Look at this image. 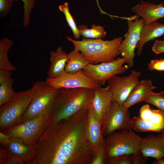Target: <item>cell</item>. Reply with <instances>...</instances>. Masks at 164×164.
Segmentation results:
<instances>
[{
    "mask_svg": "<svg viewBox=\"0 0 164 164\" xmlns=\"http://www.w3.org/2000/svg\"><path fill=\"white\" fill-rule=\"evenodd\" d=\"M46 80L48 84L56 88H85L94 89L98 87L82 70L74 73L66 72L55 78L47 77Z\"/></svg>",
    "mask_w": 164,
    "mask_h": 164,
    "instance_id": "cell-12",
    "label": "cell"
},
{
    "mask_svg": "<svg viewBox=\"0 0 164 164\" xmlns=\"http://www.w3.org/2000/svg\"><path fill=\"white\" fill-rule=\"evenodd\" d=\"M148 158L145 156L140 150L132 154V164H146Z\"/></svg>",
    "mask_w": 164,
    "mask_h": 164,
    "instance_id": "cell-35",
    "label": "cell"
},
{
    "mask_svg": "<svg viewBox=\"0 0 164 164\" xmlns=\"http://www.w3.org/2000/svg\"><path fill=\"white\" fill-rule=\"evenodd\" d=\"M136 16H134L128 19V31L124 36L125 38L122 40L119 49L120 54L125 59L129 68L134 66L135 50L140 39L141 30L144 25L142 18L133 21Z\"/></svg>",
    "mask_w": 164,
    "mask_h": 164,
    "instance_id": "cell-10",
    "label": "cell"
},
{
    "mask_svg": "<svg viewBox=\"0 0 164 164\" xmlns=\"http://www.w3.org/2000/svg\"><path fill=\"white\" fill-rule=\"evenodd\" d=\"M15 0H0V17L7 16L11 9L13 3Z\"/></svg>",
    "mask_w": 164,
    "mask_h": 164,
    "instance_id": "cell-33",
    "label": "cell"
},
{
    "mask_svg": "<svg viewBox=\"0 0 164 164\" xmlns=\"http://www.w3.org/2000/svg\"><path fill=\"white\" fill-rule=\"evenodd\" d=\"M129 108L113 101L103 119L101 129L104 137L117 130L132 128V118Z\"/></svg>",
    "mask_w": 164,
    "mask_h": 164,
    "instance_id": "cell-9",
    "label": "cell"
},
{
    "mask_svg": "<svg viewBox=\"0 0 164 164\" xmlns=\"http://www.w3.org/2000/svg\"><path fill=\"white\" fill-rule=\"evenodd\" d=\"M164 34V23L156 21L144 24L141 30L140 39L136 47L137 49L138 55L141 54L143 46L146 43Z\"/></svg>",
    "mask_w": 164,
    "mask_h": 164,
    "instance_id": "cell-19",
    "label": "cell"
},
{
    "mask_svg": "<svg viewBox=\"0 0 164 164\" xmlns=\"http://www.w3.org/2000/svg\"><path fill=\"white\" fill-rule=\"evenodd\" d=\"M140 3L134 6L131 8V10L142 18L144 24L164 18V3L156 5L154 3L142 0L140 1Z\"/></svg>",
    "mask_w": 164,
    "mask_h": 164,
    "instance_id": "cell-15",
    "label": "cell"
},
{
    "mask_svg": "<svg viewBox=\"0 0 164 164\" xmlns=\"http://www.w3.org/2000/svg\"><path fill=\"white\" fill-rule=\"evenodd\" d=\"M35 87L16 92L13 99L0 107V130L3 132L22 121L33 97Z\"/></svg>",
    "mask_w": 164,
    "mask_h": 164,
    "instance_id": "cell-5",
    "label": "cell"
},
{
    "mask_svg": "<svg viewBox=\"0 0 164 164\" xmlns=\"http://www.w3.org/2000/svg\"><path fill=\"white\" fill-rule=\"evenodd\" d=\"M59 8L60 11L64 14L66 21L70 28L75 38L76 39H78L80 35L76 23L70 13L68 3L66 2L60 5L59 6Z\"/></svg>",
    "mask_w": 164,
    "mask_h": 164,
    "instance_id": "cell-27",
    "label": "cell"
},
{
    "mask_svg": "<svg viewBox=\"0 0 164 164\" xmlns=\"http://www.w3.org/2000/svg\"><path fill=\"white\" fill-rule=\"evenodd\" d=\"M113 101L111 93L107 86L103 87L98 86L94 89L92 100V105L94 114L100 123Z\"/></svg>",
    "mask_w": 164,
    "mask_h": 164,
    "instance_id": "cell-13",
    "label": "cell"
},
{
    "mask_svg": "<svg viewBox=\"0 0 164 164\" xmlns=\"http://www.w3.org/2000/svg\"><path fill=\"white\" fill-rule=\"evenodd\" d=\"M77 28L80 35L85 38H103L106 35V32L104 28L100 26L93 24L89 29L84 25L80 26Z\"/></svg>",
    "mask_w": 164,
    "mask_h": 164,
    "instance_id": "cell-25",
    "label": "cell"
},
{
    "mask_svg": "<svg viewBox=\"0 0 164 164\" xmlns=\"http://www.w3.org/2000/svg\"><path fill=\"white\" fill-rule=\"evenodd\" d=\"M139 117L164 128V111L160 109H152L148 104L142 106L139 111Z\"/></svg>",
    "mask_w": 164,
    "mask_h": 164,
    "instance_id": "cell-22",
    "label": "cell"
},
{
    "mask_svg": "<svg viewBox=\"0 0 164 164\" xmlns=\"http://www.w3.org/2000/svg\"><path fill=\"white\" fill-rule=\"evenodd\" d=\"M0 164H24V163L7 149L1 145Z\"/></svg>",
    "mask_w": 164,
    "mask_h": 164,
    "instance_id": "cell-28",
    "label": "cell"
},
{
    "mask_svg": "<svg viewBox=\"0 0 164 164\" xmlns=\"http://www.w3.org/2000/svg\"><path fill=\"white\" fill-rule=\"evenodd\" d=\"M35 87L32 99L22 117V121L50 114L56 99L61 88L48 84L46 80H38L32 84Z\"/></svg>",
    "mask_w": 164,
    "mask_h": 164,
    "instance_id": "cell-4",
    "label": "cell"
},
{
    "mask_svg": "<svg viewBox=\"0 0 164 164\" xmlns=\"http://www.w3.org/2000/svg\"><path fill=\"white\" fill-rule=\"evenodd\" d=\"M132 128L137 132H153L160 133L164 128L152 122L145 121L140 117H134L132 118Z\"/></svg>",
    "mask_w": 164,
    "mask_h": 164,
    "instance_id": "cell-24",
    "label": "cell"
},
{
    "mask_svg": "<svg viewBox=\"0 0 164 164\" xmlns=\"http://www.w3.org/2000/svg\"><path fill=\"white\" fill-rule=\"evenodd\" d=\"M93 89L85 88H61L50 115L52 122L68 118L92 104Z\"/></svg>",
    "mask_w": 164,
    "mask_h": 164,
    "instance_id": "cell-2",
    "label": "cell"
},
{
    "mask_svg": "<svg viewBox=\"0 0 164 164\" xmlns=\"http://www.w3.org/2000/svg\"><path fill=\"white\" fill-rule=\"evenodd\" d=\"M144 101L153 105L164 111V91L159 93L151 91Z\"/></svg>",
    "mask_w": 164,
    "mask_h": 164,
    "instance_id": "cell-29",
    "label": "cell"
},
{
    "mask_svg": "<svg viewBox=\"0 0 164 164\" xmlns=\"http://www.w3.org/2000/svg\"><path fill=\"white\" fill-rule=\"evenodd\" d=\"M19 0H15L17 1ZM23 3V26H29L30 23V16L33 10L36 0H21Z\"/></svg>",
    "mask_w": 164,
    "mask_h": 164,
    "instance_id": "cell-30",
    "label": "cell"
},
{
    "mask_svg": "<svg viewBox=\"0 0 164 164\" xmlns=\"http://www.w3.org/2000/svg\"><path fill=\"white\" fill-rule=\"evenodd\" d=\"M14 79L11 77L8 81L0 84V106L9 102L14 97L16 92L12 88Z\"/></svg>",
    "mask_w": 164,
    "mask_h": 164,
    "instance_id": "cell-26",
    "label": "cell"
},
{
    "mask_svg": "<svg viewBox=\"0 0 164 164\" xmlns=\"http://www.w3.org/2000/svg\"><path fill=\"white\" fill-rule=\"evenodd\" d=\"M153 164H164V159L161 158L158 160L152 163Z\"/></svg>",
    "mask_w": 164,
    "mask_h": 164,
    "instance_id": "cell-39",
    "label": "cell"
},
{
    "mask_svg": "<svg viewBox=\"0 0 164 164\" xmlns=\"http://www.w3.org/2000/svg\"><path fill=\"white\" fill-rule=\"evenodd\" d=\"M88 108L52 122L33 148L32 164H91L94 153L87 134Z\"/></svg>",
    "mask_w": 164,
    "mask_h": 164,
    "instance_id": "cell-1",
    "label": "cell"
},
{
    "mask_svg": "<svg viewBox=\"0 0 164 164\" xmlns=\"http://www.w3.org/2000/svg\"><path fill=\"white\" fill-rule=\"evenodd\" d=\"M91 164H107L106 150L103 143L95 151Z\"/></svg>",
    "mask_w": 164,
    "mask_h": 164,
    "instance_id": "cell-31",
    "label": "cell"
},
{
    "mask_svg": "<svg viewBox=\"0 0 164 164\" xmlns=\"http://www.w3.org/2000/svg\"><path fill=\"white\" fill-rule=\"evenodd\" d=\"M152 50L155 53L157 54L164 53V40H155Z\"/></svg>",
    "mask_w": 164,
    "mask_h": 164,
    "instance_id": "cell-36",
    "label": "cell"
},
{
    "mask_svg": "<svg viewBox=\"0 0 164 164\" xmlns=\"http://www.w3.org/2000/svg\"><path fill=\"white\" fill-rule=\"evenodd\" d=\"M52 121L50 114L43 115L29 120L21 121L2 132L21 140L26 146L33 148Z\"/></svg>",
    "mask_w": 164,
    "mask_h": 164,
    "instance_id": "cell-6",
    "label": "cell"
},
{
    "mask_svg": "<svg viewBox=\"0 0 164 164\" xmlns=\"http://www.w3.org/2000/svg\"><path fill=\"white\" fill-rule=\"evenodd\" d=\"M140 72L133 70L127 76L115 75L107 81L113 101L123 105L134 87L139 81Z\"/></svg>",
    "mask_w": 164,
    "mask_h": 164,
    "instance_id": "cell-11",
    "label": "cell"
},
{
    "mask_svg": "<svg viewBox=\"0 0 164 164\" xmlns=\"http://www.w3.org/2000/svg\"><path fill=\"white\" fill-rule=\"evenodd\" d=\"M89 64L81 53L74 48L68 54L65 71L69 73H74L82 70Z\"/></svg>",
    "mask_w": 164,
    "mask_h": 164,
    "instance_id": "cell-21",
    "label": "cell"
},
{
    "mask_svg": "<svg viewBox=\"0 0 164 164\" xmlns=\"http://www.w3.org/2000/svg\"><path fill=\"white\" fill-rule=\"evenodd\" d=\"M125 59L118 57L107 62L97 64H89L82 70L98 86L104 85L108 80L113 76L125 73L129 68Z\"/></svg>",
    "mask_w": 164,
    "mask_h": 164,
    "instance_id": "cell-8",
    "label": "cell"
},
{
    "mask_svg": "<svg viewBox=\"0 0 164 164\" xmlns=\"http://www.w3.org/2000/svg\"><path fill=\"white\" fill-rule=\"evenodd\" d=\"M5 148L24 164H32L34 155L33 149L26 146L21 140L10 137Z\"/></svg>",
    "mask_w": 164,
    "mask_h": 164,
    "instance_id": "cell-20",
    "label": "cell"
},
{
    "mask_svg": "<svg viewBox=\"0 0 164 164\" xmlns=\"http://www.w3.org/2000/svg\"><path fill=\"white\" fill-rule=\"evenodd\" d=\"M67 39L73 44L74 48L79 51L90 64H97L112 61L120 54L119 47L122 38L119 37L111 40L101 38H84L81 40L70 37Z\"/></svg>",
    "mask_w": 164,
    "mask_h": 164,
    "instance_id": "cell-3",
    "label": "cell"
},
{
    "mask_svg": "<svg viewBox=\"0 0 164 164\" xmlns=\"http://www.w3.org/2000/svg\"><path fill=\"white\" fill-rule=\"evenodd\" d=\"M10 137L0 132V143L5 148H6L9 142Z\"/></svg>",
    "mask_w": 164,
    "mask_h": 164,
    "instance_id": "cell-38",
    "label": "cell"
},
{
    "mask_svg": "<svg viewBox=\"0 0 164 164\" xmlns=\"http://www.w3.org/2000/svg\"><path fill=\"white\" fill-rule=\"evenodd\" d=\"M50 64L47 72L48 78H55L65 73V67L68 60V54L62 47H58L56 51L50 52Z\"/></svg>",
    "mask_w": 164,
    "mask_h": 164,
    "instance_id": "cell-17",
    "label": "cell"
},
{
    "mask_svg": "<svg viewBox=\"0 0 164 164\" xmlns=\"http://www.w3.org/2000/svg\"><path fill=\"white\" fill-rule=\"evenodd\" d=\"M140 150L148 157L156 160L164 158V131L158 135H150L142 138Z\"/></svg>",
    "mask_w": 164,
    "mask_h": 164,
    "instance_id": "cell-14",
    "label": "cell"
},
{
    "mask_svg": "<svg viewBox=\"0 0 164 164\" xmlns=\"http://www.w3.org/2000/svg\"><path fill=\"white\" fill-rule=\"evenodd\" d=\"M157 88L150 79L139 81L134 87L123 106L129 108L138 103L144 101L152 90Z\"/></svg>",
    "mask_w": 164,
    "mask_h": 164,
    "instance_id": "cell-16",
    "label": "cell"
},
{
    "mask_svg": "<svg viewBox=\"0 0 164 164\" xmlns=\"http://www.w3.org/2000/svg\"><path fill=\"white\" fill-rule=\"evenodd\" d=\"M142 138L132 129L114 132L104 137L107 160L125 154L135 153L140 151Z\"/></svg>",
    "mask_w": 164,
    "mask_h": 164,
    "instance_id": "cell-7",
    "label": "cell"
},
{
    "mask_svg": "<svg viewBox=\"0 0 164 164\" xmlns=\"http://www.w3.org/2000/svg\"><path fill=\"white\" fill-rule=\"evenodd\" d=\"M107 164H132V154H125L108 158Z\"/></svg>",
    "mask_w": 164,
    "mask_h": 164,
    "instance_id": "cell-32",
    "label": "cell"
},
{
    "mask_svg": "<svg viewBox=\"0 0 164 164\" xmlns=\"http://www.w3.org/2000/svg\"><path fill=\"white\" fill-rule=\"evenodd\" d=\"M13 43L12 40L7 37L2 38L0 41V70H15L16 68L9 61L8 53Z\"/></svg>",
    "mask_w": 164,
    "mask_h": 164,
    "instance_id": "cell-23",
    "label": "cell"
},
{
    "mask_svg": "<svg viewBox=\"0 0 164 164\" xmlns=\"http://www.w3.org/2000/svg\"><path fill=\"white\" fill-rule=\"evenodd\" d=\"M12 71L10 70H0V84L8 81L11 78L12 74Z\"/></svg>",
    "mask_w": 164,
    "mask_h": 164,
    "instance_id": "cell-37",
    "label": "cell"
},
{
    "mask_svg": "<svg viewBox=\"0 0 164 164\" xmlns=\"http://www.w3.org/2000/svg\"><path fill=\"white\" fill-rule=\"evenodd\" d=\"M148 68L150 71H164V59L151 60L148 64Z\"/></svg>",
    "mask_w": 164,
    "mask_h": 164,
    "instance_id": "cell-34",
    "label": "cell"
},
{
    "mask_svg": "<svg viewBox=\"0 0 164 164\" xmlns=\"http://www.w3.org/2000/svg\"><path fill=\"white\" fill-rule=\"evenodd\" d=\"M87 134L94 152L103 143L104 137L102 132L101 124L94 114L92 104L88 108Z\"/></svg>",
    "mask_w": 164,
    "mask_h": 164,
    "instance_id": "cell-18",
    "label": "cell"
}]
</instances>
